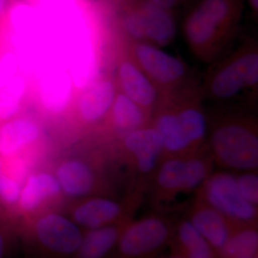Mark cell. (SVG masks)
Returning <instances> with one entry per match:
<instances>
[{"label":"cell","instance_id":"1","mask_svg":"<svg viewBox=\"0 0 258 258\" xmlns=\"http://www.w3.org/2000/svg\"><path fill=\"white\" fill-rule=\"evenodd\" d=\"M240 12L239 0H202L185 20L186 40L197 50L206 48L235 25Z\"/></svg>","mask_w":258,"mask_h":258},{"label":"cell","instance_id":"2","mask_svg":"<svg viewBox=\"0 0 258 258\" xmlns=\"http://www.w3.org/2000/svg\"><path fill=\"white\" fill-rule=\"evenodd\" d=\"M211 147L222 166L242 171L257 169V132L244 123L232 122L217 127L212 134Z\"/></svg>","mask_w":258,"mask_h":258},{"label":"cell","instance_id":"3","mask_svg":"<svg viewBox=\"0 0 258 258\" xmlns=\"http://www.w3.org/2000/svg\"><path fill=\"white\" fill-rule=\"evenodd\" d=\"M174 228L166 220L147 217L122 231L107 258H157L170 244Z\"/></svg>","mask_w":258,"mask_h":258},{"label":"cell","instance_id":"4","mask_svg":"<svg viewBox=\"0 0 258 258\" xmlns=\"http://www.w3.org/2000/svg\"><path fill=\"white\" fill-rule=\"evenodd\" d=\"M204 203L220 212L235 224L255 225L257 207L241 195L236 176L227 172L209 176L203 184Z\"/></svg>","mask_w":258,"mask_h":258},{"label":"cell","instance_id":"5","mask_svg":"<svg viewBox=\"0 0 258 258\" xmlns=\"http://www.w3.org/2000/svg\"><path fill=\"white\" fill-rule=\"evenodd\" d=\"M210 176V166L198 157H171L158 168L157 184L168 195L186 192L203 186Z\"/></svg>","mask_w":258,"mask_h":258},{"label":"cell","instance_id":"6","mask_svg":"<svg viewBox=\"0 0 258 258\" xmlns=\"http://www.w3.org/2000/svg\"><path fill=\"white\" fill-rule=\"evenodd\" d=\"M258 82V54L244 52L227 62L215 74L210 85L214 96L227 99L238 95Z\"/></svg>","mask_w":258,"mask_h":258},{"label":"cell","instance_id":"7","mask_svg":"<svg viewBox=\"0 0 258 258\" xmlns=\"http://www.w3.org/2000/svg\"><path fill=\"white\" fill-rule=\"evenodd\" d=\"M35 235L42 248L57 257L74 255L83 239L82 233L74 223L53 214L37 222Z\"/></svg>","mask_w":258,"mask_h":258},{"label":"cell","instance_id":"8","mask_svg":"<svg viewBox=\"0 0 258 258\" xmlns=\"http://www.w3.org/2000/svg\"><path fill=\"white\" fill-rule=\"evenodd\" d=\"M135 54L137 61L148 77L159 84H172L184 75V64L179 59L154 45L139 44L136 47Z\"/></svg>","mask_w":258,"mask_h":258},{"label":"cell","instance_id":"9","mask_svg":"<svg viewBox=\"0 0 258 258\" xmlns=\"http://www.w3.org/2000/svg\"><path fill=\"white\" fill-rule=\"evenodd\" d=\"M217 254L225 245L236 225L205 203L200 204L188 219Z\"/></svg>","mask_w":258,"mask_h":258},{"label":"cell","instance_id":"10","mask_svg":"<svg viewBox=\"0 0 258 258\" xmlns=\"http://www.w3.org/2000/svg\"><path fill=\"white\" fill-rule=\"evenodd\" d=\"M124 144L136 157L137 167L143 174H149L155 169L164 152L160 134L154 127L139 128L129 132Z\"/></svg>","mask_w":258,"mask_h":258},{"label":"cell","instance_id":"11","mask_svg":"<svg viewBox=\"0 0 258 258\" xmlns=\"http://www.w3.org/2000/svg\"><path fill=\"white\" fill-rule=\"evenodd\" d=\"M169 246L171 254L182 258H218L216 251L188 219L174 229Z\"/></svg>","mask_w":258,"mask_h":258},{"label":"cell","instance_id":"12","mask_svg":"<svg viewBox=\"0 0 258 258\" xmlns=\"http://www.w3.org/2000/svg\"><path fill=\"white\" fill-rule=\"evenodd\" d=\"M144 19L146 40L154 45H169L176 34V23L171 10L144 0L141 3Z\"/></svg>","mask_w":258,"mask_h":258},{"label":"cell","instance_id":"13","mask_svg":"<svg viewBox=\"0 0 258 258\" xmlns=\"http://www.w3.org/2000/svg\"><path fill=\"white\" fill-rule=\"evenodd\" d=\"M120 82L124 95L144 108L154 104L157 98V89L147 75L135 64L125 62L120 66Z\"/></svg>","mask_w":258,"mask_h":258},{"label":"cell","instance_id":"14","mask_svg":"<svg viewBox=\"0 0 258 258\" xmlns=\"http://www.w3.org/2000/svg\"><path fill=\"white\" fill-rule=\"evenodd\" d=\"M120 233L118 227L112 225L93 229L83 236L74 255L76 258H107L114 248Z\"/></svg>","mask_w":258,"mask_h":258},{"label":"cell","instance_id":"15","mask_svg":"<svg viewBox=\"0 0 258 258\" xmlns=\"http://www.w3.org/2000/svg\"><path fill=\"white\" fill-rule=\"evenodd\" d=\"M114 99L115 88L113 83L108 81L94 83L81 97V114L88 121L99 119L111 108Z\"/></svg>","mask_w":258,"mask_h":258},{"label":"cell","instance_id":"16","mask_svg":"<svg viewBox=\"0 0 258 258\" xmlns=\"http://www.w3.org/2000/svg\"><path fill=\"white\" fill-rule=\"evenodd\" d=\"M71 95V77L63 71H51L45 74L41 84L42 101L51 112L62 111L70 101Z\"/></svg>","mask_w":258,"mask_h":258},{"label":"cell","instance_id":"17","mask_svg":"<svg viewBox=\"0 0 258 258\" xmlns=\"http://www.w3.org/2000/svg\"><path fill=\"white\" fill-rule=\"evenodd\" d=\"M218 258H258L257 225H236Z\"/></svg>","mask_w":258,"mask_h":258},{"label":"cell","instance_id":"18","mask_svg":"<svg viewBox=\"0 0 258 258\" xmlns=\"http://www.w3.org/2000/svg\"><path fill=\"white\" fill-rule=\"evenodd\" d=\"M37 125L26 120L9 122L0 128V154L10 156L38 137Z\"/></svg>","mask_w":258,"mask_h":258},{"label":"cell","instance_id":"19","mask_svg":"<svg viewBox=\"0 0 258 258\" xmlns=\"http://www.w3.org/2000/svg\"><path fill=\"white\" fill-rule=\"evenodd\" d=\"M120 206L113 200L94 199L76 210V221L86 227L95 229L106 226L119 215Z\"/></svg>","mask_w":258,"mask_h":258},{"label":"cell","instance_id":"20","mask_svg":"<svg viewBox=\"0 0 258 258\" xmlns=\"http://www.w3.org/2000/svg\"><path fill=\"white\" fill-rule=\"evenodd\" d=\"M57 179L61 187L71 195H82L90 191L93 186L91 171L80 161H68L57 171Z\"/></svg>","mask_w":258,"mask_h":258},{"label":"cell","instance_id":"21","mask_svg":"<svg viewBox=\"0 0 258 258\" xmlns=\"http://www.w3.org/2000/svg\"><path fill=\"white\" fill-rule=\"evenodd\" d=\"M59 189L57 180L49 174L32 176L22 191L20 197L22 208L26 210H33L42 200L58 192Z\"/></svg>","mask_w":258,"mask_h":258},{"label":"cell","instance_id":"22","mask_svg":"<svg viewBox=\"0 0 258 258\" xmlns=\"http://www.w3.org/2000/svg\"><path fill=\"white\" fill-rule=\"evenodd\" d=\"M113 104V119L117 128L129 132L141 128L145 119L142 107L124 94L118 95Z\"/></svg>","mask_w":258,"mask_h":258},{"label":"cell","instance_id":"23","mask_svg":"<svg viewBox=\"0 0 258 258\" xmlns=\"http://www.w3.org/2000/svg\"><path fill=\"white\" fill-rule=\"evenodd\" d=\"M181 133L189 147L200 143L207 132L205 115L198 108L189 107L176 112Z\"/></svg>","mask_w":258,"mask_h":258},{"label":"cell","instance_id":"24","mask_svg":"<svg viewBox=\"0 0 258 258\" xmlns=\"http://www.w3.org/2000/svg\"><path fill=\"white\" fill-rule=\"evenodd\" d=\"M71 68L73 81L78 87H85L92 81L96 71V63L93 51L88 43L81 45L74 52Z\"/></svg>","mask_w":258,"mask_h":258},{"label":"cell","instance_id":"25","mask_svg":"<svg viewBox=\"0 0 258 258\" xmlns=\"http://www.w3.org/2000/svg\"><path fill=\"white\" fill-rule=\"evenodd\" d=\"M25 81L15 76L4 88L0 89V118L8 119L18 112L25 92Z\"/></svg>","mask_w":258,"mask_h":258},{"label":"cell","instance_id":"26","mask_svg":"<svg viewBox=\"0 0 258 258\" xmlns=\"http://www.w3.org/2000/svg\"><path fill=\"white\" fill-rule=\"evenodd\" d=\"M237 187L242 197L254 206L258 205V176L254 171H244L236 176Z\"/></svg>","mask_w":258,"mask_h":258},{"label":"cell","instance_id":"27","mask_svg":"<svg viewBox=\"0 0 258 258\" xmlns=\"http://www.w3.org/2000/svg\"><path fill=\"white\" fill-rule=\"evenodd\" d=\"M123 25L125 31L131 36L138 40H146L144 19L141 5L125 13L123 18Z\"/></svg>","mask_w":258,"mask_h":258},{"label":"cell","instance_id":"28","mask_svg":"<svg viewBox=\"0 0 258 258\" xmlns=\"http://www.w3.org/2000/svg\"><path fill=\"white\" fill-rule=\"evenodd\" d=\"M20 197V187L15 180L5 175L0 159V199L8 203H14Z\"/></svg>","mask_w":258,"mask_h":258},{"label":"cell","instance_id":"29","mask_svg":"<svg viewBox=\"0 0 258 258\" xmlns=\"http://www.w3.org/2000/svg\"><path fill=\"white\" fill-rule=\"evenodd\" d=\"M18 69V60L11 52L0 57V89L4 88L15 77Z\"/></svg>","mask_w":258,"mask_h":258},{"label":"cell","instance_id":"30","mask_svg":"<svg viewBox=\"0 0 258 258\" xmlns=\"http://www.w3.org/2000/svg\"><path fill=\"white\" fill-rule=\"evenodd\" d=\"M145 1L164 9L171 10L179 5L183 0H145Z\"/></svg>","mask_w":258,"mask_h":258},{"label":"cell","instance_id":"31","mask_svg":"<svg viewBox=\"0 0 258 258\" xmlns=\"http://www.w3.org/2000/svg\"><path fill=\"white\" fill-rule=\"evenodd\" d=\"M8 248V240L4 234L0 232V258H7Z\"/></svg>","mask_w":258,"mask_h":258},{"label":"cell","instance_id":"32","mask_svg":"<svg viewBox=\"0 0 258 258\" xmlns=\"http://www.w3.org/2000/svg\"><path fill=\"white\" fill-rule=\"evenodd\" d=\"M251 10L254 14H257L258 12V0H247Z\"/></svg>","mask_w":258,"mask_h":258},{"label":"cell","instance_id":"33","mask_svg":"<svg viewBox=\"0 0 258 258\" xmlns=\"http://www.w3.org/2000/svg\"><path fill=\"white\" fill-rule=\"evenodd\" d=\"M7 5H8V0H0V18L4 15Z\"/></svg>","mask_w":258,"mask_h":258},{"label":"cell","instance_id":"34","mask_svg":"<svg viewBox=\"0 0 258 258\" xmlns=\"http://www.w3.org/2000/svg\"><path fill=\"white\" fill-rule=\"evenodd\" d=\"M157 258H182L179 257V256L176 255V254H171L170 255L167 256V257H159Z\"/></svg>","mask_w":258,"mask_h":258}]
</instances>
